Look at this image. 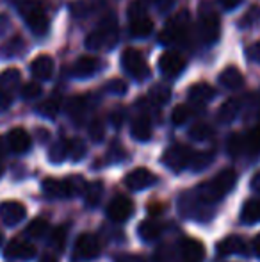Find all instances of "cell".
I'll return each instance as SVG.
<instances>
[{
    "instance_id": "1",
    "label": "cell",
    "mask_w": 260,
    "mask_h": 262,
    "mask_svg": "<svg viewBox=\"0 0 260 262\" xmlns=\"http://www.w3.org/2000/svg\"><path fill=\"white\" fill-rule=\"evenodd\" d=\"M237 182V173L233 169H223L208 182L201 184L198 187V200L203 204H216L223 200L225 194H228L233 189Z\"/></svg>"
},
{
    "instance_id": "2",
    "label": "cell",
    "mask_w": 260,
    "mask_h": 262,
    "mask_svg": "<svg viewBox=\"0 0 260 262\" xmlns=\"http://www.w3.org/2000/svg\"><path fill=\"white\" fill-rule=\"evenodd\" d=\"M18 11H20L25 24L29 25V29L36 36H45L49 32L50 21L45 13V6H43L41 0H20Z\"/></svg>"
},
{
    "instance_id": "3",
    "label": "cell",
    "mask_w": 260,
    "mask_h": 262,
    "mask_svg": "<svg viewBox=\"0 0 260 262\" xmlns=\"http://www.w3.org/2000/svg\"><path fill=\"white\" fill-rule=\"evenodd\" d=\"M118 41V21L114 14L104 18L97 31H93L86 38V47L91 50H109Z\"/></svg>"
},
{
    "instance_id": "4",
    "label": "cell",
    "mask_w": 260,
    "mask_h": 262,
    "mask_svg": "<svg viewBox=\"0 0 260 262\" xmlns=\"http://www.w3.org/2000/svg\"><path fill=\"white\" fill-rule=\"evenodd\" d=\"M86 184L87 182H84L80 177H69V179L64 180L46 179L43 182V191L50 198H68L77 193H84Z\"/></svg>"
},
{
    "instance_id": "5",
    "label": "cell",
    "mask_w": 260,
    "mask_h": 262,
    "mask_svg": "<svg viewBox=\"0 0 260 262\" xmlns=\"http://www.w3.org/2000/svg\"><path fill=\"white\" fill-rule=\"evenodd\" d=\"M18 86H20V72L16 68L4 70L0 73V113L11 107Z\"/></svg>"
},
{
    "instance_id": "6",
    "label": "cell",
    "mask_w": 260,
    "mask_h": 262,
    "mask_svg": "<svg viewBox=\"0 0 260 262\" xmlns=\"http://www.w3.org/2000/svg\"><path fill=\"white\" fill-rule=\"evenodd\" d=\"M193 150L185 145H173L164 152L162 156V162L166 168H170L171 171L178 173L182 171L184 168H187L191 164V159H193Z\"/></svg>"
},
{
    "instance_id": "7",
    "label": "cell",
    "mask_w": 260,
    "mask_h": 262,
    "mask_svg": "<svg viewBox=\"0 0 260 262\" xmlns=\"http://www.w3.org/2000/svg\"><path fill=\"white\" fill-rule=\"evenodd\" d=\"M122 66L123 70L130 73L135 80H145L150 75V68L146 64V61L143 59V55L135 49H127L122 54Z\"/></svg>"
},
{
    "instance_id": "8",
    "label": "cell",
    "mask_w": 260,
    "mask_h": 262,
    "mask_svg": "<svg viewBox=\"0 0 260 262\" xmlns=\"http://www.w3.org/2000/svg\"><path fill=\"white\" fill-rule=\"evenodd\" d=\"M100 255V241L93 234H80L73 246V259L91 260Z\"/></svg>"
},
{
    "instance_id": "9",
    "label": "cell",
    "mask_w": 260,
    "mask_h": 262,
    "mask_svg": "<svg viewBox=\"0 0 260 262\" xmlns=\"http://www.w3.org/2000/svg\"><path fill=\"white\" fill-rule=\"evenodd\" d=\"M187 20L189 18H187V13H185V11L171 16L170 21L164 25L162 32H160V36H159L160 43L170 45V43H173V41H178V39L184 36L185 29H187Z\"/></svg>"
},
{
    "instance_id": "10",
    "label": "cell",
    "mask_w": 260,
    "mask_h": 262,
    "mask_svg": "<svg viewBox=\"0 0 260 262\" xmlns=\"http://www.w3.org/2000/svg\"><path fill=\"white\" fill-rule=\"evenodd\" d=\"M219 31H221V24H219V18L214 11L203 14L200 18V25H198V32H200V38L205 45H212V43L218 41Z\"/></svg>"
},
{
    "instance_id": "11",
    "label": "cell",
    "mask_w": 260,
    "mask_h": 262,
    "mask_svg": "<svg viewBox=\"0 0 260 262\" xmlns=\"http://www.w3.org/2000/svg\"><path fill=\"white\" fill-rule=\"evenodd\" d=\"M25 214H27V210H25V205L21 202L7 200L0 204V221L7 227H14L20 221H23Z\"/></svg>"
},
{
    "instance_id": "12",
    "label": "cell",
    "mask_w": 260,
    "mask_h": 262,
    "mask_svg": "<svg viewBox=\"0 0 260 262\" xmlns=\"http://www.w3.org/2000/svg\"><path fill=\"white\" fill-rule=\"evenodd\" d=\"M132 212H134V202H132V198L125 196V194L116 196L107 207V216L112 221H116V223L127 221L132 216Z\"/></svg>"
},
{
    "instance_id": "13",
    "label": "cell",
    "mask_w": 260,
    "mask_h": 262,
    "mask_svg": "<svg viewBox=\"0 0 260 262\" xmlns=\"http://www.w3.org/2000/svg\"><path fill=\"white\" fill-rule=\"evenodd\" d=\"M157 182V177L146 168H135L125 177V186L132 191H141L153 186Z\"/></svg>"
},
{
    "instance_id": "14",
    "label": "cell",
    "mask_w": 260,
    "mask_h": 262,
    "mask_svg": "<svg viewBox=\"0 0 260 262\" xmlns=\"http://www.w3.org/2000/svg\"><path fill=\"white\" fill-rule=\"evenodd\" d=\"M36 255V248L32 243L25 241V239H13L9 245L6 246L4 250V257L6 259H21V260H27L32 259Z\"/></svg>"
},
{
    "instance_id": "15",
    "label": "cell",
    "mask_w": 260,
    "mask_h": 262,
    "mask_svg": "<svg viewBox=\"0 0 260 262\" xmlns=\"http://www.w3.org/2000/svg\"><path fill=\"white\" fill-rule=\"evenodd\" d=\"M187 66V61L178 52H164L159 59V68L164 75L177 77Z\"/></svg>"
},
{
    "instance_id": "16",
    "label": "cell",
    "mask_w": 260,
    "mask_h": 262,
    "mask_svg": "<svg viewBox=\"0 0 260 262\" xmlns=\"http://www.w3.org/2000/svg\"><path fill=\"white\" fill-rule=\"evenodd\" d=\"M7 145H9V148L14 154H25L27 150H31L32 139L25 128L16 127V128H11L9 134H7Z\"/></svg>"
},
{
    "instance_id": "17",
    "label": "cell",
    "mask_w": 260,
    "mask_h": 262,
    "mask_svg": "<svg viewBox=\"0 0 260 262\" xmlns=\"http://www.w3.org/2000/svg\"><path fill=\"white\" fill-rule=\"evenodd\" d=\"M180 252L184 257V262H203L205 259V246L203 243L196 241V239L185 237L180 243Z\"/></svg>"
},
{
    "instance_id": "18",
    "label": "cell",
    "mask_w": 260,
    "mask_h": 262,
    "mask_svg": "<svg viewBox=\"0 0 260 262\" xmlns=\"http://www.w3.org/2000/svg\"><path fill=\"white\" fill-rule=\"evenodd\" d=\"M105 7V0H75L72 4V13L75 18H87Z\"/></svg>"
},
{
    "instance_id": "19",
    "label": "cell",
    "mask_w": 260,
    "mask_h": 262,
    "mask_svg": "<svg viewBox=\"0 0 260 262\" xmlns=\"http://www.w3.org/2000/svg\"><path fill=\"white\" fill-rule=\"evenodd\" d=\"M31 72L36 79L39 80H49L54 73V61L50 55L43 54V55H38V57L32 61L31 64Z\"/></svg>"
},
{
    "instance_id": "20",
    "label": "cell",
    "mask_w": 260,
    "mask_h": 262,
    "mask_svg": "<svg viewBox=\"0 0 260 262\" xmlns=\"http://www.w3.org/2000/svg\"><path fill=\"white\" fill-rule=\"evenodd\" d=\"M132 138L137 139V141H148L152 138V121L146 114H141V116H135L134 121H132Z\"/></svg>"
},
{
    "instance_id": "21",
    "label": "cell",
    "mask_w": 260,
    "mask_h": 262,
    "mask_svg": "<svg viewBox=\"0 0 260 262\" xmlns=\"http://www.w3.org/2000/svg\"><path fill=\"white\" fill-rule=\"evenodd\" d=\"M98 68H100L98 59L91 57V55H82V57L77 59L72 70H73V75L79 77V79H84V77H91Z\"/></svg>"
},
{
    "instance_id": "22",
    "label": "cell",
    "mask_w": 260,
    "mask_h": 262,
    "mask_svg": "<svg viewBox=\"0 0 260 262\" xmlns=\"http://www.w3.org/2000/svg\"><path fill=\"white\" fill-rule=\"evenodd\" d=\"M219 84L226 90H239L241 86L244 84V77L243 73L239 72V68L235 66H228L221 72L219 75Z\"/></svg>"
},
{
    "instance_id": "23",
    "label": "cell",
    "mask_w": 260,
    "mask_h": 262,
    "mask_svg": "<svg viewBox=\"0 0 260 262\" xmlns=\"http://www.w3.org/2000/svg\"><path fill=\"white\" fill-rule=\"evenodd\" d=\"M216 97V90L207 82H198L189 90V100L195 104H207Z\"/></svg>"
},
{
    "instance_id": "24",
    "label": "cell",
    "mask_w": 260,
    "mask_h": 262,
    "mask_svg": "<svg viewBox=\"0 0 260 262\" xmlns=\"http://www.w3.org/2000/svg\"><path fill=\"white\" fill-rule=\"evenodd\" d=\"M246 252V245L239 235H230V237L223 239L218 245V253L221 257L233 255V253H244Z\"/></svg>"
},
{
    "instance_id": "25",
    "label": "cell",
    "mask_w": 260,
    "mask_h": 262,
    "mask_svg": "<svg viewBox=\"0 0 260 262\" xmlns=\"http://www.w3.org/2000/svg\"><path fill=\"white\" fill-rule=\"evenodd\" d=\"M162 230H164L162 225H160L159 221H153V220L141 221V225H139V228H137L139 237L146 243H152V241H155L157 237H160Z\"/></svg>"
},
{
    "instance_id": "26",
    "label": "cell",
    "mask_w": 260,
    "mask_h": 262,
    "mask_svg": "<svg viewBox=\"0 0 260 262\" xmlns=\"http://www.w3.org/2000/svg\"><path fill=\"white\" fill-rule=\"evenodd\" d=\"M241 111V102L237 98H228L218 111V120L221 123H232Z\"/></svg>"
},
{
    "instance_id": "27",
    "label": "cell",
    "mask_w": 260,
    "mask_h": 262,
    "mask_svg": "<svg viewBox=\"0 0 260 262\" xmlns=\"http://www.w3.org/2000/svg\"><path fill=\"white\" fill-rule=\"evenodd\" d=\"M86 109H87L86 97H80V95H77V97L69 98V102H68V116L72 118L75 123H80V121L84 120Z\"/></svg>"
},
{
    "instance_id": "28",
    "label": "cell",
    "mask_w": 260,
    "mask_h": 262,
    "mask_svg": "<svg viewBox=\"0 0 260 262\" xmlns=\"http://www.w3.org/2000/svg\"><path fill=\"white\" fill-rule=\"evenodd\" d=\"M153 32V21L146 16L134 18L130 24V34L134 38H146Z\"/></svg>"
},
{
    "instance_id": "29",
    "label": "cell",
    "mask_w": 260,
    "mask_h": 262,
    "mask_svg": "<svg viewBox=\"0 0 260 262\" xmlns=\"http://www.w3.org/2000/svg\"><path fill=\"white\" fill-rule=\"evenodd\" d=\"M102 193H104V184L100 180H94V182H87L86 189H84V196H86V204L89 207H94L98 205L102 198Z\"/></svg>"
},
{
    "instance_id": "30",
    "label": "cell",
    "mask_w": 260,
    "mask_h": 262,
    "mask_svg": "<svg viewBox=\"0 0 260 262\" xmlns=\"http://www.w3.org/2000/svg\"><path fill=\"white\" fill-rule=\"evenodd\" d=\"M148 98L152 100V104L155 105H164L170 102L171 98V90L164 84H155L153 88H150L148 91Z\"/></svg>"
},
{
    "instance_id": "31",
    "label": "cell",
    "mask_w": 260,
    "mask_h": 262,
    "mask_svg": "<svg viewBox=\"0 0 260 262\" xmlns=\"http://www.w3.org/2000/svg\"><path fill=\"white\" fill-rule=\"evenodd\" d=\"M241 220L244 223H257V221H260V198L246 202L243 212H241Z\"/></svg>"
},
{
    "instance_id": "32",
    "label": "cell",
    "mask_w": 260,
    "mask_h": 262,
    "mask_svg": "<svg viewBox=\"0 0 260 262\" xmlns=\"http://www.w3.org/2000/svg\"><path fill=\"white\" fill-rule=\"evenodd\" d=\"M49 232V221L45 217H36L29 223L27 227V235L29 237H34V239H41L46 235Z\"/></svg>"
},
{
    "instance_id": "33",
    "label": "cell",
    "mask_w": 260,
    "mask_h": 262,
    "mask_svg": "<svg viewBox=\"0 0 260 262\" xmlns=\"http://www.w3.org/2000/svg\"><path fill=\"white\" fill-rule=\"evenodd\" d=\"M61 109V97H50L45 102H41L38 107V111L46 118H56L57 113Z\"/></svg>"
},
{
    "instance_id": "34",
    "label": "cell",
    "mask_w": 260,
    "mask_h": 262,
    "mask_svg": "<svg viewBox=\"0 0 260 262\" xmlns=\"http://www.w3.org/2000/svg\"><path fill=\"white\" fill-rule=\"evenodd\" d=\"M214 161V152L212 150H205V152H198V154H193V159H191V164L195 171H201V169L207 168L210 162Z\"/></svg>"
},
{
    "instance_id": "35",
    "label": "cell",
    "mask_w": 260,
    "mask_h": 262,
    "mask_svg": "<svg viewBox=\"0 0 260 262\" xmlns=\"http://www.w3.org/2000/svg\"><path fill=\"white\" fill-rule=\"evenodd\" d=\"M226 148H228V154L232 157H237L241 154L246 152V143H244V136L241 134H232L228 138V143H226Z\"/></svg>"
},
{
    "instance_id": "36",
    "label": "cell",
    "mask_w": 260,
    "mask_h": 262,
    "mask_svg": "<svg viewBox=\"0 0 260 262\" xmlns=\"http://www.w3.org/2000/svg\"><path fill=\"white\" fill-rule=\"evenodd\" d=\"M244 143H246V152H250V154L260 152V125L253 127L244 136Z\"/></svg>"
},
{
    "instance_id": "37",
    "label": "cell",
    "mask_w": 260,
    "mask_h": 262,
    "mask_svg": "<svg viewBox=\"0 0 260 262\" xmlns=\"http://www.w3.org/2000/svg\"><path fill=\"white\" fill-rule=\"evenodd\" d=\"M212 134H214V130H212V127L207 123H196V125H193L191 130H189V136H191L195 141H207V139L212 138Z\"/></svg>"
},
{
    "instance_id": "38",
    "label": "cell",
    "mask_w": 260,
    "mask_h": 262,
    "mask_svg": "<svg viewBox=\"0 0 260 262\" xmlns=\"http://www.w3.org/2000/svg\"><path fill=\"white\" fill-rule=\"evenodd\" d=\"M68 156L73 159V161H80L86 156V143L80 138H73L68 141Z\"/></svg>"
},
{
    "instance_id": "39",
    "label": "cell",
    "mask_w": 260,
    "mask_h": 262,
    "mask_svg": "<svg viewBox=\"0 0 260 262\" xmlns=\"http://www.w3.org/2000/svg\"><path fill=\"white\" fill-rule=\"evenodd\" d=\"M66 157H68V141H64V139L57 141L56 145L49 150V159L52 162H63Z\"/></svg>"
},
{
    "instance_id": "40",
    "label": "cell",
    "mask_w": 260,
    "mask_h": 262,
    "mask_svg": "<svg viewBox=\"0 0 260 262\" xmlns=\"http://www.w3.org/2000/svg\"><path fill=\"white\" fill-rule=\"evenodd\" d=\"M41 93H43V88L39 82H27L21 88V97L25 100H36V98L41 97Z\"/></svg>"
},
{
    "instance_id": "41",
    "label": "cell",
    "mask_w": 260,
    "mask_h": 262,
    "mask_svg": "<svg viewBox=\"0 0 260 262\" xmlns=\"http://www.w3.org/2000/svg\"><path fill=\"white\" fill-rule=\"evenodd\" d=\"M64 243H66V230L63 227L56 228V230L52 232V237H50V246L56 248V252H63Z\"/></svg>"
},
{
    "instance_id": "42",
    "label": "cell",
    "mask_w": 260,
    "mask_h": 262,
    "mask_svg": "<svg viewBox=\"0 0 260 262\" xmlns=\"http://www.w3.org/2000/svg\"><path fill=\"white\" fill-rule=\"evenodd\" d=\"M189 116H191V113H189V109L185 105H177L173 109V113H171V121H173L175 125H184L185 121L189 120Z\"/></svg>"
},
{
    "instance_id": "43",
    "label": "cell",
    "mask_w": 260,
    "mask_h": 262,
    "mask_svg": "<svg viewBox=\"0 0 260 262\" xmlns=\"http://www.w3.org/2000/svg\"><path fill=\"white\" fill-rule=\"evenodd\" d=\"M105 134V127L102 123V120H93L89 125V136L93 141H102Z\"/></svg>"
},
{
    "instance_id": "44",
    "label": "cell",
    "mask_w": 260,
    "mask_h": 262,
    "mask_svg": "<svg viewBox=\"0 0 260 262\" xmlns=\"http://www.w3.org/2000/svg\"><path fill=\"white\" fill-rule=\"evenodd\" d=\"M107 90L111 91L112 95H125L127 90H129V86H127V82L123 79H112L107 82Z\"/></svg>"
},
{
    "instance_id": "45",
    "label": "cell",
    "mask_w": 260,
    "mask_h": 262,
    "mask_svg": "<svg viewBox=\"0 0 260 262\" xmlns=\"http://www.w3.org/2000/svg\"><path fill=\"white\" fill-rule=\"evenodd\" d=\"M258 18H260V9H258V7H251V9L248 11L246 14H244L243 20L239 21V25H241V27H246V25L250 27V25H253L255 21L258 20Z\"/></svg>"
},
{
    "instance_id": "46",
    "label": "cell",
    "mask_w": 260,
    "mask_h": 262,
    "mask_svg": "<svg viewBox=\"0 0 260 262\" xmlns=\"http://www.w3.org/2000/svg\"><path fill=\"white\" fill-rule=\"evenodd\" d=\"M129 16L134 20V18L139 16H146L145 14V0H134L129 7Z\"/></svg>"
},
{
    "instance_id": "47",
    "label": "cell",
    "mask_w": 260,
    "mask_h": 262,
    "mask_svg": "<svg viewBox=\"0 0 260 262\" xmlns=\"http://www.w3.org/2000/svg\"><path fill=\"white\" fill-rule=\"evenodd\" d=\"M21 43H23V41H21V38H14L11 43H7V47L2 50V52L6 54V55H14V54H18L21 49H23V45H21Z\"/></svg>"
},
{
    "instance_id": "48",
    "label": "cell",
    "mask_w": 260,
    "mask_h": 262,
    "mask_svg": "<svg viewBox=\"0 0 260 262\" xmlns=\"http://www.w3.org/2000/svg\"><path fill=\"white\" fill-rule=\"evenodd\" d=\"M246 55L251 59L253 62H260V41L253 43V45L250 47V49L246 50Z\"/></svg>"
},
{
    "instance_id": "49",
    "label": "cell",
    "mask_w": 260,
    "mask_h": 262,
    "mask_svg": "<svg viewBox=\"0 0 260 262\" xmlns=\"http://www.w3.org/2000/svg\"><path fill=\"white\" fill-rule=\"evenodd\" d=\"M11 27V21L7 14H0V36H4Z\"/></svg>"
},
{
    "instance_id": "50",
    "label": "cell",
    "mask_w": 260,
    "mask_h": 262,
    "mask_svg": "<svg viewBox=\"0 0 260 262\" xmlns=\"http://www.w3.org/2000/svg\"><path fill=\"white\" fill-rule=\"evenodd\" d=\"M148 212L152 214V216H159V214L164 212V205L160 204V202H155V204H150L148 205Z\"/></svg>"
},
{
    "instance_id": "51",
    "label": "cell",
    "mask_w": 260,
    "mask_h": 262,
    "mask_svg": "<svg viewBox=\"0 0 260 262\" xmlns=\"http://www.w3.org/2000/svg\"><path fill=\"white\" fill-rule=\"evenodd\" d=\"M251 189L260 194V171H257L253 177H251Z\"/></svg>"
},
{
    "instance_id": "52",
    "label": "cell",
    "mask_w": 260,
    "mask_h": 262,
    "mask_svg": "<svg viewBox=\"0 0 260 262\" xmlns=\"http://www.w3.org/2000/svg\"><path fill=\"white\" fill-rule=\"evenodd\" d=\"M219 2H221V6L225 7V9L230 11V9H235L241 4V0H219Z\"/></svg>"
},
{
    "instance_id": "53",
    "label": "cell",
    "mask_w": 260,
    "mask_h": 262,
    "mask_svg": "<svg viewBox=\"0 0 260 262\" xmlns=\"http://www.w3.org/2000/svg\"><path fill=\"white\" fill-rule=\"evenodd\" d=\"M111 121H114L116 127H120L122 125V111H116V113L111 114Z\"/></svg>"
},
{
    "instance_id": "54",
    "label": "cell",
    "mask_w": 260,
    "mask_h": 262,
    "mask_svg": "<svg viewBox=\"0 0 260 262\" xmlns=\"http://www.w3.org/2000/svg\"><path fill=\"white\" fill-rule=\"evenodd\" d=\"M118 262H145V260L139 259V257H120Z\"/></svg>"
},
{
    "instance_id": "55",
    "label": "cell",
    "mask_w": 260,
    "mask_h": 262,
    "mask_svg": "<svg viewBox=\"0 0 260 262\" xmlns=\"http://www.w3.org/2000/svg\"><path fill=\"white\" fill-rule=\"evenodd\" d=\"M253 250H255V253L260 257V234H257V237L253 239Z\"/></svg>"
},
{
    "instance_id": "56",
    "label": "cell",
    "mask_w": 260,
    "mask_h": 262,
    "mask_svg": "<svg viewBox=\"0 0 260 262\" xmlns=\"http://www.w3.org/2000/svg\"><path fill=\"white\" fill-rule=\"evenodd\" d=\"M41 262H56V259H54V257H50V255H45L41 259Z\"/></svg>"
},
{
    "instance_id": "57",
    "label": "cell",
    "mask_w": 260,
    "mask_h": 262,
    "mask_svg": "<svg viewBox=\"0 0 260 262\" xmlns=\"http://www.w3.org/2000/svg\"><path fill=\"white\" fill-rule=\"evenodd\" d=\"M0 175H2V154H0Z\"/></svg>"
},
{
    "instance_id": "58",
    "label": "cell",
    "mask_w": 260,
    "mask_h": 262,
    "mask_svg": "<svg viewBox=\"0 0 260 262\" xmlns=\"http://www.w3.org/2000/svg\"><path fill=\"white\" fill-rule=\"evenodd\" d=\"M0 245H2V232H0Z\"/></svg>"
},
{
    "instance_id": "59",
    "label": "cell",
    "mask_w": 260,
    "mask_h": 262,
    "mask_svg": "<svg viewBox=\"0 0 260 262\" xmlns=\"http://www.w3.org/2000/svg\"><path fill=\"white\" fill-rule=\"evenodd\" d=\"M152 2H157V0H152Z\"/></svg>"
}]
</instances>
